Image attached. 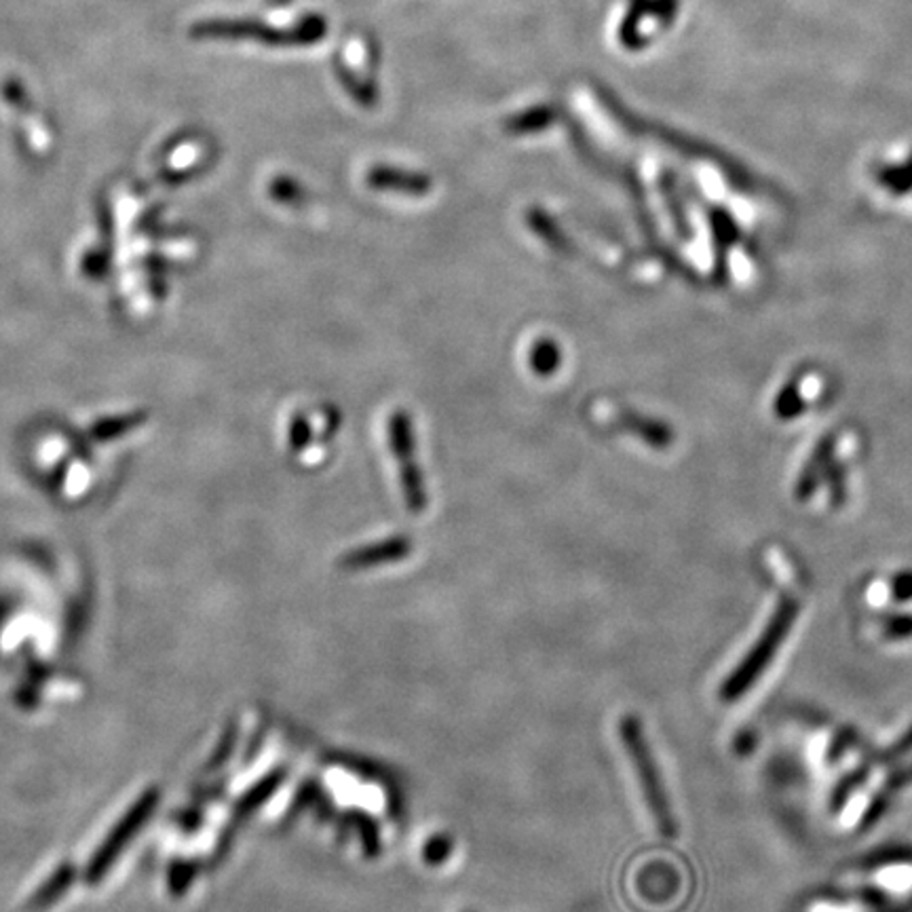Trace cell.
<instances>
[{
	"mask_svg": "<svg viewBox=\"0 0 912 912\" xmlns=\"http://www.w3.org/2000/svg\"><path fill=\"white\" fill-rule=\"evenodd\" d=\"M798 616L797 600L784 598L774 611L771 619L767 621L765 630L756 639L746 657L733 667L725 683L721 684V699L733 704L742 699L754 684L763 678V674L769 670V665L776 660L781 644L788 639L795 621Z\"/></svg>",
	"mask_w": 912,
	"mask_h": 912,
	"instance_id": "obj_1",
	"label": "cell"
},
{
	"mask_svg": "<svg viewBox=\"0 0 912 912\" xmlns=\"http://www.w3.org/2000/svg\"><path fill=\"white\" fill-rule=\"evenodd\" d=\"M619 737L623 742L625 753L630 754L632 767L639 777L640 788L644 802L657 823V830L667 839L678 837V821L674 818L667 790L663 786L662 771L657 767V760L651 753L649 739L642 729V723L634 714H625L619 721Z\"/></svg>",
	"mask_w": 912,
	"mask_h": 912,
	"instance_id": "obj_2",
	"label": "cell"
},
{
	"mask_svg": "<svg viewBox=\"0 0 912 912\" xmlns=\"http://www.w3.org/2000/svg\"><path fill=\"white\" fill-rule=\"evenodd\" d=\"M388 434H391V448L400 465V479L404 488V499L408 502L412 514H421L427 507V490H425V479L416 465V446H414V432H412L411 414L406 412H395L391 423H388Z\"/></svg>",
	"mask_w": 912,
	"mask_h": 912,
	"instance_id": "obj_3",
	"label": "cell"
},
{
	"mask_svg": "<svg viewBox=\"0 0 912 912\" xmlns=\"http://www.w3.org/2000/svg\"><path fill=\"white\" fill-rule=\"evenodd\" d=\"M412 541L408 537H391L381 543H372L364 548L351 549L344 553L339 567L344 570H364L372 567L393 564L411 556Z\"/></svg>",
	"mask_w": 912,
	"mask_h": 912,
	"instance_id": "obj_4",
	"label": "cell"
},
{
	"mask_svg": "<svg viewBox=\"0 0 912 912\" xmlns=\"http://www.w3.org/2000/svg\"><path fill=\"white\" fill-rule=\"evenodd\" d=\"M339 828L344 839L346 830H353L360 837V843L364 849L365 858H376L381 853V830L376 820L364 811V809H346V813L341 818Z\"/></svg>",
	"mask_w": 912,
	"mask_h": 912,
	"instance_id": "obj_5",
	"label": "cell"
},
{
	"mask_svg": "<svg viewBox=\"0 0 912 912\" xmlns=\"http://www.w3.org/2000/svg\"><path fill=\"white\" fill-rule=\"evenodd\" d=\"M367 183L379 190H395L406 195H425L429 190V178L418 174H404L393 169H376L367 176Z\"/></svg>",
	"mask_w": 912,
	"mask_h": 912,
	"instance_id": "obj_6",
	"label": "cell"
},
{
	"mask_svg": "<svg viewBox=\"0 0 912 912\" xmlns=\"http://www.w3.org/2000/svg\"><path fill=\"white\" fill-rule=\"evenodd\" d=\"M911 781L912 765L911 767H906V769H902V771H898L895 776H891L890 779L885 781V786L881 788V792L872 798V802L868 805L867 813H864V818L860 820V828L870 830L877 821L881 820V818L888 813V809H890L891 797H893L900 788L909 786Z\"/></svg>",
	"mask_w": 912,
	"mask_h": 912,
	"instance_id": "obj_7",
	"label": "cell"
},
{
	"mask_svg": "<svg viewBox=\"0 0 912 912\" xmlns=\"http://www.w3.org/2000/svg\"><path fill=\"white\" fill-rule=\"evenodd\" d=\"M562 364V349L560 344L551 339H541L535 342L530 351V367L535 370L537 376H553L556 370Z\"/></svg>",
	"mask_w": 912,
	"mask_h": 912,
	"instance_id": "obj_8",
	"label": "cell"
},
{
	"mask_svg": "<svg viewBox=\"0 0 912 912\" xmlns=\"http://www.w3.org/2000/svg\"><path fill=\"white\" fill-rule=\"evenodd\" d=\"M912 862V844H890V847H881L870 851L862 867L864 868H885L893 867V864H911Z\"/></svg>",
	"mask_w": 912,
	"mask_h": 912,
	"instance_id": "obj_9",
	"label": "cell"
},
{
	"mask_svg": "<svg viewBox=\"0 0 912 912\" xmlns=\"http://www.w3.org/2000/svg\"><path fill=\"white\" fill-rule=\"evenodd\" d=\"M868 779V767H860V769H856V771H851V774H847V776L835 786V790H832V797H830V809L835 811V813H839V809L847 805V800L853 797V792H858L864 784H867Z\"/></svg>",
	"mask_w": 912,
	"mask_h": 912,
	"instance_id": "obj_10",
	"label": "cell"
},
{
	"mask_svg": "<svg viewBox=\"0 0 912 912\" xmlns=\"http://www.w3.org/2000/svg\"><path fill=\"white\" fill-rule=\"evenodd\" d=\"M455 851V843L448 835H435L423 847V860L429 867H442Z\"/></svg>",
	"mask_w": 912,
	"mask_h": 912,
	"instance_id": "obj_11",
	"label": "cell"
},
{
	"mask_svg": "<svg viewBox=\"0 0 912 912\" xmlns=\"http://www.w3.org/2000/svg\"><path fill=\"white\" fill-rule=\"evenodd\" d=\"M883 636L893 642L912 639V615L898 613L883 621Z\"/></svg>",
	"mask_w": 912,
	"mask_h": 912,
	"instance_id": "obj_12",
	"label": "cell"
},
{
	"mask_svg": "<svg viewBox=\"0 0 912 912\" xmlns=\"http://www.w3.org/2000/svg\"><path fill=\"white\" fill-rule=\"evenodd\" d=\"M853 744H856L853 733H851V730H841V733L832 739V744H830V748H828V753H826V758H828L830 763H839L844 754L853 748Z\"/></svg>",
	"mask_w": 912,
	"mask_h": 912,
	"instance_id": "obj_13",
	"label": "cell"
},
{
	"mask_svg": "<svg viewBox=\"0 0 912 912\" xmlns=\"http://www.w3.org/2000/svg\"><path fill=\"white\" fill-rule=\"evenodd\" d=\"M891 595L900 602H906L912 598V572H902L893 579L891 583Z\"/></svg>",
	"mask_w": 912,
	"mask_h": 912,
	"instance_id": "obj_14",
	"label": "cell"
},
{
	"mask_svg": "<svg viewBox=\"0 0 912 912\" xmlns=\"http://www.w3.org/2000/svg\"><path fill=\"white\" fill-rule=\"evenodd\" d=\"M309 439H311V427H309V421H307V418H302V416H298L297 421H294V425H292V446H294V450L304 448V446L309 444Z\"/></svg>",
	"mask_w": 912,
	"mask_h": 912,
	"instance_id": "obj_15",
	"label": "cell"
},
{
	"mask_svg": "<svg viewBox=\"0 0 912 912\" xmlns=\"http://www.w3.org/2000/svg\"><path fill=\"white\" fill-rule=\"evenodd\" d=\"M912 750V727L911 729L906 730L902 737H900V742L895 744V746H891L890 750H885L883 753V760L881 763H890V760H895V758H900V756H904V754H909Z\"/></svg>",
	"mask_w": 912,
	"mask_h": 912,
	"instance_id": "obj_16",
	"label": "cell"
}]
</instances>
